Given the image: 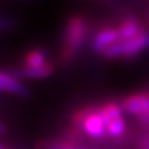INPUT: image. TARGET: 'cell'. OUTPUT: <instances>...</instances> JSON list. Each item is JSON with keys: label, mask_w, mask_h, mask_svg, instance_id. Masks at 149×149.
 <instances>
[{"label": "cell", "mask_w": 149, "mask_h": 149, "mask_svg": "<svg viewBox=\"0 0 149 149\" xmlns=\"http://www.w3.org/2000/svg\"><path fill=\"white\" fill-rule=\"evenodd\" d=\"M26 67H41L45 63V55L41 51H31L25 57Z\"/></svg>", "instance_id": "cell-10"}, {"label": "cell", "mask_w": 149, "mask_h": 149, "mask_svg": "<svg viewBox=\"0 0 149 149\" xmlns=\"http://www.w3.org/2000/svg\"><path fill=\"white\" fill-rule=\"evenodd\" d=\"M117 31H118L119 41L132 40L143 32V31H141V25H139L136 20H127L118 27Z\"/></svg>", "instance_id": "cell-8"}, {"label": "cell", "mask_w": 149, "mask_h": 149, "mask_svg": "<svg viewBox=\"0 0 149 149\" xmlns=\"http://www.w3.org/2000/svg\"><path fill=\"white\" fill-rule=\"evenodd\" d=\"M83 37H85V22L82 17L73 16L68 21L66 30V49L65 50L70 54V56L80 47Z\"/></svg>", "instance_id": "cell-2"}, {"label": "cell", "mask_w": 149, "mask_h": 149, "mask_svg": "<svg viewBox=\"0 0 149 149\" xmlns=\"http://www.w3.org/2000/svg\"><path fill=\"white\" fill-rule=\"evenodd\" d=\"M123 109L129 114L146 117L149 116V96L134 95L123 102Z\"/></svg>", "instance_id": "cell-3"}, {"label": "cell", "mask_w": 149, "mask_h": 149, "mask_svg": "<svg viewBox=\"0 0 149 149\" xmlns=\"http://www.w3.org/2000/svg\"><path fill=\"white\" fill-rule=\"evenodd\" d=\"M82 127H83V130H85L88 136H91L93 138L103 137L104 133L107 132V127L104 125L103 120L101 119V117L98 116L97 112L87 113L86 118L83 119V122H82Z\"/></svg>", "instance_id": "cell-4"}, {"label": "cell", "mask_w": 149, "mask_h": 149, "mask_svg": "<svg viewBox=\"0 0 149 149\" xmlns=\"http://www.w3.org/2000/svg\"><path fill=\"white\" fill-rule=\"evenodd\" d=\"M119 42L118 31L116 29H106L98 32L93 40V49L97 52H104L111 46Z\"/></svg>", "instance_id": "cell-5"}, {"label": "cell", "mask_w": 149, "mask_h": 149, "mask_svg": "<svg viewBox=\"0 0 149 149\" xmlns=\"http://www.w3.org/2000/svg\"><path fill=\"white\" fill-rule=\"evenodd\" d=\"M54 72V67L50 63H46L41 67H25L20 70V71L16 72V76L17 77H21V78H44V77H47L50 76L51 73Z\"/></svg>", "instance_id": "cell-7"}, {"label": "cell", "mask_w": 149, "mask_h": 149, "mask_svg": "<svg viewBox=\"0 0 149 149\" xmlns=\"http://www.w3.org/2000/svg\"><path fill=\"white\" fill-rule=\"evenodd\" d=\"M0 149H1V148H0Z\"/></svg>", "instance_id": "cell-17"}, {"label": "cell", "mask_w": 149, "mask_h": 149, "mask_svg": "<svg viewBox=\"0 0 149 149\" xmlns=\"http://www.w3.org/2000/svg\"><path fill=\"white\" fill-rule=\"evenodd\" d=\"M54 149H74V148L72 146H70V144H58V146Z\"/></svg>", "instance_id": "cell-12"}, {"label": "cell", "mask_w": 149, "mask_h": 149, "mask_svg": "<svg viewBox=\"0 0 149 149\" xmlns=\"http://www.w3.org/2000/svg\"><path fill=\"white\" fill-rule=\"evenodd\" d=\"M0 91H5L9 93H14V95H19V96L29 95L27 88L21 82H19L16 77L4 72H0Z\"/></svg>", "instance_id": "cell-6"}, {"label": "cell", "mask_w": 149, "mask_h": 149, "mask_svg": "<svg viewBox=\"0 0 149 149\" xmlns=\"http://www.w3.org/2000/svg\"><path fill=\"white\" fill-rule=\"evenodd\" d=\"M147 49H149V32L143 31L141 35L132 40L119 41L116 45L111 46L104 51L103 55L109 58L119 57V56H136Z\"/></svg>", "instance_id": "cell-1"}, {"label": "cell", "mask_w": 149, "mask_h": 149, "mask_svg": "<svg viewBox=\"0 0 149 149\" xmlns=\"http://www.w3.org/2000/svg\"><path fill=\"white\" fill-rule=\"evenodd\" d=\"M144 147H149V136L146 138V141H144Z\"/></svg>", "instance_id": "cell-15"}, {"label": "cell", "mask_w": 149, "mask_h": 149, "mask_svg": "<svg viewBox=\"0 0 149 149\" xmlns=\"http://www.w3.org/2000/svg\"><path fill=\"white\" fill-rule=\"evenodd\" d=\"M10 25V22L8 20H3V19H0V29H4V27H6Z\"/></svg>", "instance_id": "cell-13"}, {"label": "cell", "mask_w": 149, "mask_h": 149, "mask_svg": "<svg viewBox=\"0 0 149 149\" xmlns=\"http://www.w3.org/2000/svg\"><path fill=\"white\" fill-rule=\"evenodd\" d=\"M143 149H149V147H143Z\"/></svg>", "instance_id": "cell-16"}, {"label": "cell", "mask_w": 149, "mask_h": 149, "mask_svg": "<svg viewBox=\"0 0 149 149\" xmlns=\"http://www.w3.org/2000/svg\"><path fill=\"white\" fill-rule=\"evenodd\" d=\"M4 133H5V125L0 123V134H4Z\"/></svg>", "instance_id": "cell-14"}, {"label": "cell", "mask_w": 149, "mask_h": 149, "mask_svg": "<svg viewBox=\"0 0 149 149\" xmlns=\"http://www.w3.org/2000/svg\"><path fill=\"white\" fill-rule=\"evenodd\" d=\"M124 132H125V123L123 118L112 120L109 125L107 127V133L111 134L112 137H120Z\"/></svg>", "instance_id": "cell-11"}, {"label": "cell", "mask_w": 149, "mask_h": 149, "mask_svg": "<svg viewBox=\"0 0 149 149\" xmlns=\"http://www.w3.org/2000/svg\"><path fill=\"white\" fill-rule=\"evenodd\" d=\"M97 113H98L101 119L103 120L106 127H108L112 120L122 118V108H120L118 104H116V103L106 104L104 107H102L101 109L97 111Z\"/></svg>", "instance_id": "cell-9"}]
</instances>
